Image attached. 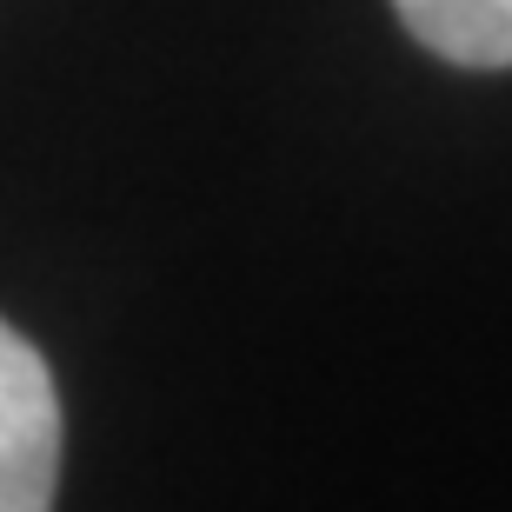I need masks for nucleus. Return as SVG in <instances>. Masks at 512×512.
Wrapping results in <instances>:
<instances>
[{
	"label": "nucleus",
	"mask_w": 512,
	"mask_h": 512,
	"mask_svg": "<svg viewBox=\"0 0 512 512\" xmlns=\"http://www.w3.org/2000/svg\"><path fill=\"white\" fill-rule=\"evenodd\" d=\"M60 393L54 373L0 320V512H54Z\"/></svg>",
	"instance_id": "f257e3e1"
},
{
	"label": "nucleus",
	"mask_w": 512,
	"mask_h": 512,
	"mask_svg": "<svg viewBox=\"0 0 512 512\" xmlns=\"http://www.w3.org/2000/svg\"><path fill=\"white\" fill-rule=\"evenodd\" d=\"M406 34L453 67H512V0H393Z\"/></svg>",
	"instance_id": "f03ea898"
}]
</instances>
